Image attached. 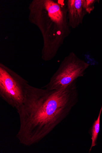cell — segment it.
Returning a JSON list of instances; mask_svg holds the SVG:
<instances>
[{"label":"cell","instance_id":"cell-6","mask_svg":"<svg viewBox=\"0 0 102 153\" xmlns=\"http://www.w3.org/2000/svg\"><path fill=\"white\" fill-rule=\"evenodd\" d=\"M102 111V105L100 111V112L91 130L92 143L89 150V152L91 150L92 147L96 145V141L98 134L100 131V118Z\"/></svg>","mask_w":102,"mask_h":153},{"label":"cell","instance_id":"cell-5","mask_svg":"<svg viewBox=\"0 0 102 153\" xmlns=\"http://www.w3.org/2000/svg\"><path fill=\"white\" fill-rule=\"evenodd\" d=\"M95 0H67L66 1L69 25L74 29L82 24L84 17L94 9Z\"/></svg>","mask_w":102,"mask_h":153},{"label":"cell","instance_id":"cell-3","mask_svg":"<svg viewBox=\"0 0 102 153\" xmlns=\"http://www.w3.org/2000/svg\"><path fill=\"white\" fill-rule=\"evenodd\" d=\"M28 82L1 63L0 64V96L17 110L24 102Z\"/></svg>","mask_w":102,"mask_h":153},{"label":"cell","instance_id":"cell-1","mask_svg":"<svg viewBox=\"0 0 102 153\" xmlns=\"http://www.w3.org/2000/svg\"><path fill=\"white\" fill-rule=\"evenodd\" d=\"M76 82L52 90L28 85L24 102L17 110L20 127L16 137L20 144L38 143L66 117L78 101Z\"/></svg>","mask_w":102,"mask_h":153},{"label":"cell","instance_id":"cell-4","mask_svg":"<svg viewBox=\"0 0 102 153\" xmlns=\"http://www.w3.org/2000/svg\"><path fill=\"white\" fill-rule=\"evenodd\" d=\"M90 65L74 52H70L62 61L48 84L41 88L52 90L65 88L78 78L83 77Z\"/></svg>","mask_w":102,"mask_h":153},{"label":"cell","instance_id":"cell-2","mask_svg":"<svg viewBox=\"0 0 102 153\" xmlns=\"http://www.w3.org/2000/svg\"><path fill=\"white\" fill-rule=\"evenodd\" d=\"M29 9L28 19L38 27L43 37L42 58L51 60L71 33L66 1L34 0Z\"/></svg>","mask_w":102,"mask_h":153}]
</instances>
